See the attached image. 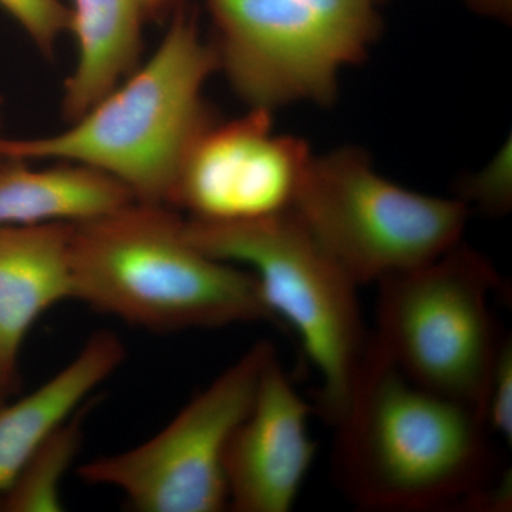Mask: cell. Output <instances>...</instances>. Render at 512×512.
I'll use <instances>...</instances> for the list:
<instances>
[{"label":"cell","instance_id":"obj_14","mask_svg":"<svg viewBox=\"0 0 512 512\" xmlns=\"http://www.w3.org/2000/svg\"><path fill=\"white\" fill-rule=\"evenodd\" d=\"M133 200L123 184L87 165L6 160L0 170V227L80 222Z\"/></svg>","mask_w":512,"mask_h":512},{"label":"cell","instance_id":"obj_18","mask_svg":"<svg viewBox=\"0 0 512 512\" xmlns=\"http://www.w3.org/2000/svg\"><path fill=\"white\" fill-rule=\"evenodd\" d=\"M484 419L490 433L511 443L512 437V345L501 340L484 402Z\"/></svg>","mask_w":512,"mask_h":512},{"label":"cell","instance_id":"obj_11","mask_svg":"<svg viewBox=\"0 0 512 512\" xmlns=\"http://www.w3.org/2000/svg\"><path fill=\"white\" fill-rule=\"evenodd\" d=\"M70 235L72 222L0 227V362L15 379L33 325L74 301Z\"/></svg>","mask_w":512,"mask_h":512},{"label":"cell","instance_id":"obj_22","mask_svg":"<svg viewBox=\"0 0 512 512\" xmlns=\"http://www.w3.org/2000/svg\"><path fill=\"white\" fill-rule=\"evenodd\" d=\"M0 110H2V100H0ZM0 117H2V114H0ZM6 160H3V158H0V170H2L3 165H5Z\"/></svg>","mask_w":512,"mask_h":512},{"label":"cell","instance_id":"obj_3","mask_svg":"<svg viewBox=\"0 0 512 512\" xmlns=\"http://www.w3.org/2000/svg\"><path fill=\"white\" fill-rule=\"evenodd\" d=\"M217 72L197 13L180 2L150 59L66 130L0 138V158L87 165L119 181L134 200L170 205L184 158L215 121L204 90Z\"/></svg>","mask_w":512,"mask_h":512},{"label":"cell","instance_id":"obj_10","mask_svg":"<svg viewBox=\"0 0 512 512\" xmlns=\"http://www.w3.org/2000/svg\"><path fill=\"white\" fill-rule=\"evenodd\" d=\"M311 404L302 399L276 353L266 363L254 403L224 456L228 507L237 512L291 511L315 460Z\"/></svg>","mask_w":512,"mask_h":512},{"label":"cell","instance_id":"obj_16","mask_svg":"<svg viewBox=\"0 0 512 512\" xmlns=\"http://www.w3.org/2000/svg\"><path fill=\"white\" fill-rule=\"evenodd\" d=\"M0 8L16 20L43 55L52 56L59 37L70 32L72 10L60 0H0Z\"/></svg>","mask_w":512,"mask_h":512},{"label":"cell","instance_id":"obj_4","mask_svg":"<svg viewBox=\"0 0 512 512\" xmlns=\"http://www.w3.org/2000/svg\"><path fill=\"white\" fill-rule=\"evenodd\" d=\"M187 232L208 255L255 276L276 322L288 323L301 339L319 376L316 409L333 426L372 335L360 311L359 285L292 211L238 222L187 218Z\"/></svg>","mask_w":512,"mask_h":512},{"label":"cell","instance_id":"obj_5","mask_svg":"<svg viewBox=\"0 0 512 512\" xmlns=\"http://www.w3.org/2000/svg\"><path fill=\"white\" fill-rule=\"evenodd\" d=\"M387 0H202L218 72L249 109L330 106L339 76L366 59Z\"/></svg>","mask_w":512,"mask_h":512},{"label":"cell","instance_id":"obj_2","mask_svg":"<svg viewBox=\"0 0 512 512\" xmlns=\"http://www.w3.org/2000/svg\"><path fill=\"white\" fill-rule=\"evenodd\" d=\"M74 301L153 332L276 322L255 276L191 241L187 218L133 200L72 222Z\"/></svg>","mask_w":512,"mask_h":512},{"label":"cell","instance_id":"obj_15","mask_svg":"<svg viewBox=\"0 0 512 512\" xmlns=\"http://www.w3.org/2000/svg\"><path fill=\"white\" fill-rule=\"evenodd\" d=\"M92 404L93 400L84 403L37 448L12 484L0 494V511L64 510L62 485L82 448L84 420Z\"/></svg>","mask_w":512,"mask_h":512},{"label":"cell","instance_id":"obj_8","mask_svg":"<svg viewBox=\"0 0 512 512\" xmlns=\"http://www.w3.org/2000/svg\"><path fill=\"white\" fill-rule=\"evenodd\" d=\"M269 342L255 343L192 397L160 433L77 468L84 483L114 488L140 512H220L228 508L224 456L254 403Z\"/></svg>","mask_w":512,"mask_h":512},{"label":"cell","instance_id":"obj_7","mask_svg":"<svg viewBox=\"0 0 512 512\" xmlns=\"http://www.w3.org/2000/svg\"><path fill=\"white\" fill-rule=\"evenodd\" d=\"M292 212L360 286L439 258L461 242L470 208L394 184L342 147L313 156Z\"/></svg>","mask_w":512,"mask_h":512},{"label":"cell","instance_id":"obj_6","mask_svg":"<svg viewBox=\"0 0 512 512\" xmlns=\"http://www.w3.org/2000/svg\"><path fill=\"white\" fill-rule=\"evenodd\" d=\"M377 345L407 379L484 414L501 340L493 265L458 242L439 258L377 282Z\"/></svg>","mask_w":512,"mask_h":512},{"label":"cell","instance_id":"obj_1","mask_svg":"<svg viewBox=\"0 0 512 512\" xmlns=\"http://www.w3.org/2000/svg\"><path fill=\"white\" fill-rule=\"evenodd\" d=\"M336 430L333 467L369 511H484L497 476L484 414L413 383L370 335Z\"/></svg>","mask_w":512,"mask_h":512},{"label":"cell","instance_id":"obj_9","mask_svg":"<svg viewBox=\"0 0 512 512\" xmlns=\"http://www.w3.org/2000/svg\"><path fill=\"white\" fill-rule=\"evenodd\" d=\"M312 158L302 138L275 133L271 110L215 120L184 158L170 207L207 222L284 214L292 211Z\"/></svg>","mask_w":512,"mask_h":512},{"label":"cell","instance_id":"obj_13","mask_svg":"<svg viewBox=\"0 0 512 512\" xmlns=\"http://www.w3.org/2000/svg\"><path fill=\"white\" fill-rule=\"evenodd\" d=\"M77 60L63 86L62 117L73 123L137 69L143 55L141 0H73Z\"/></svg>","mask_w":512,"mask_h":512},{"label":"cell","instance_id":"obj_12","mask_svg":"<svg viewBox=\"0 0 512 512\" xmlns=\"http://www.w3.org/2000/svg\"><path fill=\"white\" fill-rule=\"evenodd\" d=\"M126 348L113 332L101 330L84 343L69 365L12 404H0V494L50 434L70 419L114 375Z\"/></svg>","mask_w":512,"mask_h":512},{"label":"cell","instance_id":"obj_20","mask_svg":"<svg viewBox=\"0 0 512 512\" xmlns=\"http://www.w3.org/2000/svg\"><path fill=\"white\" fill-rule=\"evenodd\" d=\"M175 0H141L147 20L156 19L173 8Z\"/></svg>","mask_w":512,"mask_h":512},{"label":"cell","instance_id":"obj_17","mask_svg":"<svg viewBox=\"0 0 512 512\" xmlns=\"http://www.w3.org/2000/svg\"><path fill=\"white\" fill-rule=\"evenodd\" d=\"M511 147L510 141L481 173L468 178L460 190V200L470 208L476 205L491 215L505 214L511 207Z\"/></svg>","mask_w":512,"mask_h":512},{"label":"cell","instance_id":"obj_19","mask_svg":"<svg viewBox=\"0 0 512 512\" xmlns=\"http://www.w3.org/2000/svg\"><path fill=\"white\" fill-rule=\"evenodd\" d=\"M471 10L485 18L507 22L512 15V0H466Z\"/></svg>","mask_w":512,"mask_h":512},{"label":"cell","instance_id":"obj_21","mask_svg":"<svg viewBox=\"0 0 512 512\" xmlns=\"http://www.w3.org/2000/svg\"><path fill=\"white\" fill-rule=\"evenodd\" d=\"M16 383H18V379L10 376L9 373L6 372L5 367H3L2 362H0V404L6 402V397L15 389Z\"/></svg>","mask_w":512,"mask_h":512}]
</instances>
